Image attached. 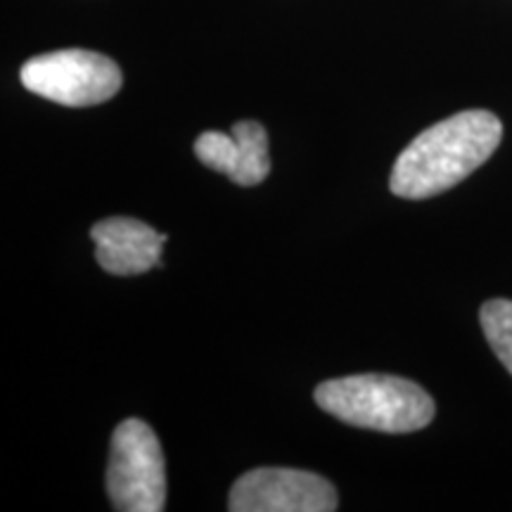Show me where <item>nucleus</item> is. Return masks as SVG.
Returning <instances> with one entry per match:
<instances>
[{
    "mask_svg": "<svg viewBox=\"0 0 512 512\" xmlns=\"http://www.w3.org/2000/svg\"><path fill=\"white\" fill-rule=\"evenodd\" d=\"M503 124L486 110H467L422 131L396 159L389 188L403 200H427L465 181L496 152Z\"/></svg>",
    "mask_w": 512,
    "mask_h": 512,
    "instance_id": "f257e3e1",
    "label": "nucleus"
},
{
    "mask_svg": "<svg viewBox=\"0 0 512 512\" xmlns=\"http://www.w3.org/2000/svg\"><path fill=\"white\" fill-rule=\"evenodd\" d=\"M313 399L325 413L363 430L406 434L434 418L432 396L406 377L351 375L318 384Z\"/></svg>",
    "mask_w": 512,
    "mask_h": 512,
    "instance_id": "f03ea898",
    "label": "nucleus"
},
{
    "mask_svg": "<svg viewBox=\"0 0 512 512\" xmlns=\"http://www.w3.org/2000/svg\"><path fill=\"white\" fill-rule=\"evenodd\" d=\"M107 494L121 512H162L166 505L164 453L143 420H124L112 434Z\"/></svg>",
    "mask_w": 512,
    "mask_h": 512,
    "instance_id": "7ed1b4c3",
    "label": "nucleus"
},
{
    "mask_svg": "<svg viewBox=\"0 0 512 512\" xmlns=\"http://www.w3.org/2000/svg\"><path fill=\"white\" fill-rule=\"evenodd\" d=\"M24 88L67 107H91L114 98L124 76L117 62L93 50L69 48L24 62Z\"/></svg>",
    "mask_w": 512,
    "mask_h": 512,
    "instance_id": "20e7f679",
    "label": "nucleus"
},
{
    "mask_svg": "<svg viewBox=\"0 0 512 512\" xmlns=\"http://www.w3.org/2000/svg\"><path fill=\"white\" fill-rule=\"evenodd\" d=\"M233 512H335L337 491L316 472L292 467H259L230 491Z\"/></svg>",
    "mask_w": 512,
    "mask_h": 512,
    "instance_id": "39448f33",
    "label": "nucleus"
},
{
    "mask_svg": "<svg viewBox=\"0 0 512 512\" xmlns=\"http://www.w3.org/2000/svg\"><path fill=\"white\" fill-rule=\"evenodd\" d=\"M195 155L204 166L238 185H259L271 174L266 128L259 121H238L230 136L207 131L195 140Z\"/></svg>",
    "mask_w": 512,
    "mask_h": 512,
    "instance_id": "423d86ee",
    "label": "nucleus"
},
{
    "mask_svg": "<svg viewBox=\"0 0 512 512\" xmlns=\"http://www.w3.org/2000/svg\"><path fill=\"white\" fill-rule=\"evenodd\" d=\"M95 259L112 275H140L162 264L166 235L128 216L98 221L91 228Z\"/></svg>",
    "mask_w": 512,
    "mask_h": 512,
    "instance_id": "0eeeda50",
    "label": "nucleus"
},
{
    "mask_svg": "<svg viewBox=\"0 0 512 512\" xmlns=\"http://www.w3.org/2000/svg\"><path fill=\"white\" fill-rule=\"evenodd\" d=\"M484 337L489 339L491 349L512 375V302L508 299H491L479 313Z\"/></svg>",
    "mask_w": 512,
    "mask_h": 512,
    "instance_id": "6e6552de",
    "label": "nucleus"
}]
</instances>
